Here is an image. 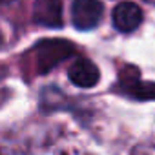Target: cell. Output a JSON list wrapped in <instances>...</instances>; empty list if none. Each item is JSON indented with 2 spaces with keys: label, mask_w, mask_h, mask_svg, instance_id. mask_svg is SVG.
Instances as JSON below:
<instances>
[{
  "label": "cell",
  "mask_w": 155,
  "mask_h": 155,
  "mask_svg": "<svg viewBox=\"0 0 155 155\" xmlns=\"http://www.w3.org/2000/svg\"><path fill=\"white\" fill-rule=\"evenodd\" d=\"M73 51V46L64 40H44L37 44L35 48V58H37V71L48 73L53 66H57L60 60L69 57Z\"/></svg>",
  "instance_id": "6da1fadb"
},
{
  "label": "cell",
  "mask_w": 155,
  "mask_h": 155,
  "mask_svg": "<svg viewBox=\"0 0 155 155\" xmlns=\"http://www.w3.org/2000/svg\"><path fill=\"white\" fill-rule=\"evenodd\" d=\"M104 15V6L101 0H73L71 20L73 26L81 31H88L99 26Z\"/></svg>",
  "instance_id": "7a4b0ae2"
},
{
  "label": "cell",
  "mask_w": 155,
  "mask_h": 155,
  "mask_svg": "<svg viewBox=\"0 0 155 155\" xmlns=\"http://www.w3.org/2000/svg\"><path fill=\"white\" fill-rule=\"evenodd\" d=\"M113 26L120 33H131L135 31L142 22V9L133 2H120L113 9Z\"/></svg>",
  "instance_id": "3957f363"
},
{
  "label": "cell",
  "mask_w": 155,
  "mask_h": 155,
  "mask_svg": "<svg viewBox=\"0 0 155 155\" xmlns=\"http://www.w3.org/2000/svg\"><path fill=\"white\" fill-rule=\"evenodd\" d=\"M33 20L44 28L62 26V0H35Z\"/></svg>",
  "instance_id": "277c9868"
},
{
  "label": "cell",
  "mask_w": 155,
  "mask_h": 155,
  "mask_svg": "<svg viewBox=\"0 0 155 155\" xmlns=\"http://www.w3.org/2000/svg\"><path fill=\"white\" fill-rule=\"evenodd\" d=\"M68 77H69V81L79 88H93V86H97V82L101 79V71L91 60L79 58L68 69Z\"/></svg>",
  "instance_id": "5b68a950"
},
{
  "label": "cell",
  "mask_w": 155,
  "mask_h": 155,
  "mask_svg": "<svg viewBox=\"0 0 155 155\" xmlns=\"http://www.w3.org/2000/svg\"><path fill=\"white\" fill-rule=\"evenodd\" d=\"M131 155H155V144H139L131 150Z\"/></svg>",
  "instance_id": "8992f818"
},
{
  "label": "cell",
  "mask_w": 155,
  "mask_h": 155,
  "mask_svg": "<svg viewBox=\"0 0 155 155\" xmlns=\"http://www.w3.org/2000/svg\"><path fill=\"white\" fill-rule=\"evenodd\" d=\"M6 2H11V0H0V4H6Z\"/></svg>",
  "instance_id": "52a82bcc"
}]
</instances>
